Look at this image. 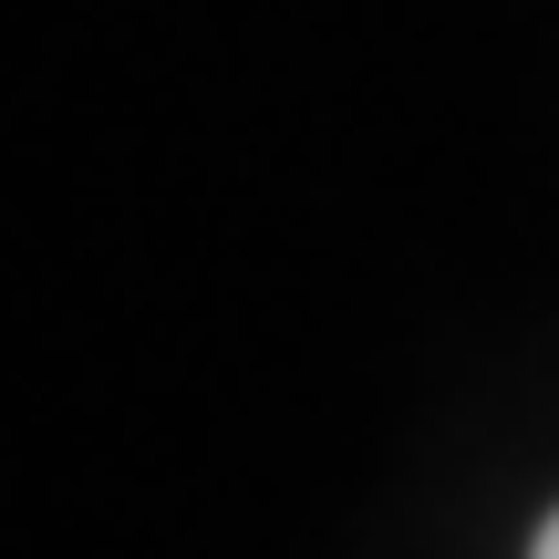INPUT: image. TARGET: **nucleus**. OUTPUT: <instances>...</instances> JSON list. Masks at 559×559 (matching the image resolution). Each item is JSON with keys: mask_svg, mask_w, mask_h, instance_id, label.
<instances>
[{"mask_svg": "<svg viewBox=\"0 0 559 559\" xmlns=\"http://www.w3.org/2000/svg\"><path fill=\"white\" fill-rule=\"evenodd\" d=\"M528 559H559V519H549V528H539V549H528Z\"/></svg>", "mask_w": 559, "mask_h": 559, "instance_id": "1", "label": "nucleus"}]
</instances>
